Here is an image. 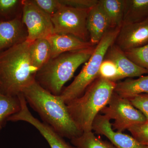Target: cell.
I'll return each instance as SVG.
<instances>
[{"mask_svg":"<svg viewBox=\"0 0 148 148\" xmlns=\"http://www.w3.org/2000/svg\"><path fill=\"white\" fill-rule=\"evenodd\" d=\"M22 94L43 122L63 138L72 140L82 134L73 121L60 95L50 93L36 81L26 88Z\"/></svg>","mask_w":148,"mask_h":148,"instance_id":"obj_1","label":"cell"},{"mask_svg":"<svg viewBox=\"0 0 148 148\" xmlns=\"http://www.w3.org/2000/svg\"><path fill=\"white\" fill-rule=\"evenodd\" d=\"M29 45L26 41L0 53V91L4 94L18 96L36 81Z\"/></svg>","mask_w":148,"mask_h":148,"instance_id":"obj_2","label":"cell"},{"mask_svg":"<svg viewBox=\"0 0 148 148\" xmlns=\"http://www.w3.org/2000/svg\"><path fill=\"white\" fill-rule=\"evenodd\" d=\"M116 84L98 77L82 96L66 104L72 119L81 132L92 131L95 117L108 105Z\"/></svg>","mask_w":148,"mask_h":148,"instance_id":"obj_3","label":"cell"},{"mask_svg":"<svg viewBox=\"0 0 148 148\" xmlns=\"http://www.w3.org/2000/svg\"><path fill=\"white\" fill-rule=\"evenodd\" d=\"M95 47L69 51L51 58L36 74V82L53 95H61L64 84L77 69L87 62Z\"/></svg>","mask_w":148,"mask_h":148,"instance_id":"obj_4","label":"cell"},{"mask_svg":"<svg viewBox=\"0 0 148 148\" xmlns=\"http://www.w3.org/2000/svg\"><path fill=\"white\" fill-rule=\"evenodd\" d=\"M120 27L111 29L104 35L85 65L69 86L61 92L60 97L67 104L80 97L87 88L99 77V71L109 49L115 42Z\"/></svg>","mask_w":148,"mask_h":148,"instance_id":"obj_5","label":"cell"},{"mask_svg":"<svg viewBox=\"0 0 148 148\" xmlns=\"http://www.w3.org/2000/svg\"><path fill=\"white\" fill-rule=\"evenodd\" d=\"M89 9L75 8L62 4L58 11L51 16L54 34L71 35L85 41H89L87 28Z\"/></svg>","mask_w":148,"mask_h":148,"instance_id":"obj_6","label":"cell"},{"mask_svg":"<svg viewBox=\"0 0 148 148\" xmlns=\"http://www.w3.org/2000/svg\"><path fill=\"white\" fill-rule=\"evenodd\" d=\"M101 112L110 120H114L112 127L117 132H122L147 120L144 115L132 106L128 99L121 97L114 92L108 105Z\"/></svg>","mask_w":148,"mask_h":148,"instance_id":"obj_7","label":"cell"},{"mask_svg":"<svg viewBox=\"0 0 148 148\" xmlns=\"http://www.w3.org/2000/svg\"><path fill=\"white\" fill-rule=\"evenodd\" d=\"M23 3L22 20L27 29V42L47 38L54 34L50 15L40 9L32 0H24Z\"/></svg>","mask_w":148,"mask_h":148,"instance_id":"obj_8","label":"cell"},{"mask_svg":"<svg viewBox=\"0 0 148 148\" xmlns=\"http://www.w3.org/2000/svg\"><path fill=\"white\" fill-rule=\"evenodd\" d=\"M18 96L21 102V109L17 113L10 116L7 121H24L32 125L46 140L51 148H77L66 142L62 136L49 125L35 118L29 111L23 94Z\"/></svg>","mask_w":148,"mask_h":148,"instance_id":"obj_9","label":"cell"},{"mask_svg":"<svg viewBox=\"0 0 148 148\" xmlns=\"http://www.w3.org/2000/svg\"><path fill=\"white\" fill-rule=\"evenodd\" d=\"M114 44L123 51L147 44L148 19L123 23Z\"/></svg>","mask_w":148,"mask_h":148,"instance_id":"obj_10","label":"cell"},{"mask_svg":"<svg viewBox=\"0 0 148 148\" xmlns=\"http://www.w3.org/2000/svg\"><path fill=\"white\" fill-rule=\"evenodd\" d=\"M110 121L103 115L98 114L93 121L92 130L106 136L117 148H147L132 136L115 131Z\"/></svg>","mask_w":148,"mask_h":148,"instance_id":"obj_11","label":"cell"},{"mask_svg":"<svg viewBox=\"0 0 148 148\" xmlns=\"http://www.w3.org/2000/svg\"><path fill=\"white\" fill-rule=\"evenodd\" d=\"M27 31L22 17L0 21V53L26 41Z\"/></svg>","mask_w":148,"mask_h":148,"instance_id":"obj_12","label":"cell"},{"mask_svg":"<svg viewBox=\"0 0 148 148\" xmlns=\"http://www.w3.org/2000/svg\"><path fill=\"white\" fill-rule=\"evenodd\" d=\"M87 28L89 41L93 45L98 44L106 33L112 29L108 18L98 2L89 9Z\"/></svg>","mask_w":148,"mask_h":148,"instance_id":"obj_13","label":"cell"},{"mask_svg":"<svg viewBox=\"0 0 148 148\" xmlns=\"http://www.w3.org/2000/svg\"><path fill=\"white\" fill-rule=\"evenodd\" d=\"M112 61L118 69L121 79L140 77L148 74V71L135 64L127 58L124 51L114 44L109 49L105 58Z\"/></svg>","mask_w":148,"mask_h":148,"instance_id":"obj_14","label":"cell"},{"mask_svg":"<svg viewBox=\"0 0 148 148\" xmlns=\"http://www.w3.org/2000/svg\"><path fill=\"white\" fill-rule=\"evenodd\" d=\"M51 49V58L62 53L94 47L90 42L85 41L69 35L54 34L47 38Z\"/></svg>","mask_w":148,"mask_h":148,"instance_id":"obj_15","label":"cell"},{"mask_svg":"<svg viewBox=\"0 0 148 148\" xmlns=\"http://www.w3.org/2000/svg\"><path fill=\"white\" fill-rule=\"evenodd\" d=\"M114 92L121 97L129 98L140 94H148V75L138 79H127L117 83Z\"/></svg>","mask_w":148,"mask_h":148,"instance_id":"obj_16","label":"cell"},{"mask_svg":"<svg viewBox=\"0 0 148 148\" xmlns=\"http://www.w3.org/2000/svg\"><path fill=\"white\" fill-rule=\"evenodd\" d=\"M29 53L32 66L38 72L51 58L50 44L46 38L36 40L30 42Z\"/></svg>","mask_w":148,"mask_h":148,"instance_id":"obj_17","label":"cell"},{"mask_svg":"<svg viewBox=\"0 0 148 148\" xmlns=\"http://www.w3.org/2000/svg\"><path fill=\"white\" fill-rule=\"evenodd\" d=\"M148 19V0H124L123 23H135Z\"/></svg>","mask_w":148,"mask_h":148,"instance_id":"obj_18","label":"cell"},{"mask_svg":"<svg viewBox=\"0 0 148 148\" xmlns=\"http://www.w3.org/2000/svg\"><path fill=\"white\" fill-rule=\"evenodd\" d=\"M108 18L111 29L121 27L124 16V0H98Z\"/></svg>","mask_w":148,"mask_h":148,"instance_id":"obj_19","label":"cell"},{"mask_svg":"<svg viewBox=\"0 0 148 148\" xmlns=\"http://www.w3.org/2000/svg\"><path fill=\"white\" fill-rule=\"evenodd\" d=\"M21 107L18 96L5 95L0 91V124H4L10 116L20 111Z\"/></svg>","mask_w":148,"mask_h":148,"instance_id":"obj_20","label":"cell"},{"mask_svg":"<svg viewBox=\"0 0 148 148\" xmlns=\"http://www.w3.org/2000/svg\"><path fill=\"white\" fill-rule=\"evenodd\" d=\"M24 0H0V21L22 17Z\"/></svg>","mask_w":148,"mask_h":148,"instance_id":"obj_21","label":"cell"},{"mask_svg":"<svg viewBox=\"0 0 148 148\" xmlns=\"http://www.w3.org/2000/svg\"><path fill=\"white\" fill-rule=\"evenodd\" d=\"M71 143L77 148H117L96 137L92 131L83 132L80 136L71 140Z\"/></svg>","mask_w":148,"mask_h":148,"instance_id":"obj_22","label":"cell"},{"mask_svg":"<svg viewBox=\"0 0 148 148\" xmlns=\"http://www.w3.org/2000/svg\"><path fill=\"white\" fill-rule=\"evenodd\" d=\"M124 52L127 58L133 63L148 71V44Z\"/></svg>","mask_w":148,"mask_h":148,"instance_id":"obj_23","label":"cell"},{"mask_svg":"<svg viewBox=\"0 0 148 148\" xmlns=\"http://www.w3.org/2000/svg\"><path fill=\"white\" fill-rule=\"evenodd\" d=\"M99 77L114 82L121 79L116 65L112 61L106 58L104 59L100 66Z\"/></svg>","mask_w":148,"mask_h":148,"instance_id":"obj_24","label":"cell"},{"mask_svg":"<svg viewBox=\"0 0 148 148\" xmlns=\"http://www.w3.org/2000/svg\"><path fill=\"white\" fill-rule=\"evenodd\" d=\"M132 137L143 145H148V120L128 130Z\"/></svg>","mask_w":148,"mask_h":148,"instance_id":"obj_25","label":"cell"},{"mask_svg":"<svg viewBox=\"0 0 148 148\" xmlns=\"http://www.w3.org/2000/svg\"><path fill=\"white\" fill-rule=\"evenodd\" d=\"M44 12L51 16L55 14L62 5L59 0H32Z\"/></svg>","mask_w":148,"mask_h":148,"instance_id":"obj_26","label":"cell"},{"mask_svg":"<svg viewBox=\"0 0 148 148\" xmlns=\"http://www.w3.org/2000/svg\"><path fill=\"white\" fill-rule=\"evenodd\" d=\"M136 109L140 111L148 120V94L143 93L127 98Z\"/></svg>","mask_w":148,"mask_h":148,"instance_id":"obj_27","label":"cell"},{"mask_svg":"<svg viewBox=\"0 0 148 148\" xmlns=\"http://www.w3.org/2000/svg\"><path fill=\"white\" fill-rule=\"evenodd\" d=\"M62 5L80 9H90L96 5L98 0H59Z\"/></svg>","mask_w":148,"mask_h":148,"instance_id":"obj_28","label":"cell"},{"mask_svg":"<svg viewBox=\"0 0 148 148\" xmlns=\"http://www.w3.org/2000/svg\"><path fill=\"white\" fill-rule=\"evenodd\" d=\"M3 125H2L0 124V130H1V128H2Z\"/></svg>","mask_w":148,"mask_h":148,"instance_id":"obj_29","label":"cell"},{"mask_svg":"<svg viewBox=\"0 0 148 148\" xmlns=\"http://www.w3.org/2000/svg\"><path fill=\"white\" fill-rule=\"evenodd\" d=\"M147 145V148H148V145Z\"/></svg>","mask_w":148,"mask_h":148,"instance_id":"obj_30","label":"cell"}]
</instances>
